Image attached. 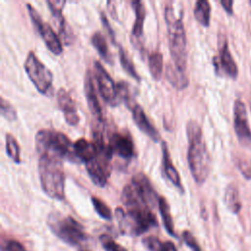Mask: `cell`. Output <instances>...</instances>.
I'll return each mask as SVG.
<instances>
[{"label": "cell", "mask_w": 251, "mask_h": 251, "mask_svg": "<svg viewBox=\"0 0 251 251\" xmlns=\"http://www.w3.org/2000/svg\"><path fill=\"white\" fill-rule=\"evenodd\" d=\"M144 247L148 251H177L175 244L171 241H161L156 236L145 237L142 241Z\"/></svg>", "instance_id": "27"}, {"label": "cell", "mask_w": 251, "mask_h": 251, "mask_svg": "<svg viewBox=\"0 0 251 251\" xmlns=\"http://www.w3.org/2000/svg\"><path fill=\"white\" fill-rule=\"evenodd\" d=\"M221 5L223 6V8L225 9V11L227 14H232V5H233V1L231 0H222L221 1Z\"/></svg>", "instance_id": "38"}, {"label": "cell", "mask_w": 251, "mask_h": 251, "mask_svg": "<svg viewBox=\"0 0 251 251\" xmlns=\"http://www.w3.org/2000/svg\"><path fill=\"white\" fill-rule=\"evenodd\" d=\"M74 151L76 159L85 164L95 159L98 155L95 143L90 142L85 138H79L74 143Z\"/></svg>", "instance_id": "19"}, {"label": "cell", "mask_w": 251, "mask_h": 251, "mask_svg": "<svg viewBox=\"0 0 251 251\" xmlns=\"http://www.w3.org/2000/svg\"><path fill=\"white\" fill-rule=\"evenodd\" d=\"M47 225L57 237L69 245L78 246L87 238L83 226L71 216H64L58 212L50 213Z\"/></svg>", "instance_id": "6"}, {"label": "cell", "mask_w": 251, "mask_h": 251, "mask_svg": "<svg viewBox=\"0 0 251 251\" xmlns=\"http://www.w3.org/2000/svg\"><path fill=\"white\" fill-rule=\"evenodd\" d=\"M224 201L226 208L233 214H237L241 209V203L239 200L238 189L235 185L229 184L225 191Z\"/></svg>", "instance_id": "23"}, {"label": "cell", "mask_w": 251, "mask_h": 251, "mask_svg": "<svg viewBox=\"0 0 251 251\" xmlns=\"http://www.w3.org/2000/svg\"><path fill=\"white\" fill-rule=\"evenodd\" d=\"M35 148L38 156L48 155L60 160L78 161L74 151V144L66 134L57 130L47 128L38 130L35 134Z\"/></svg>", "instance_id": "4"}, {"label": "cell", "mask_w": 251, "mask_h": 251, "mask_svg": "<svg viewBox=\"0 0 251 251\" xmlns=\"http://www.w3.org/2000/svg\"><path fill=\"white\" fill-rule=\"evenodd\" d=\"M90 41H91V44L93 45V47L96 49V51L101 56V58L104 61L112 64V62H113L112 56H111V53L109 51L107 41H106L105 37L102 35V33L99 32V31L93 33L92 36H91Z\"/></svg>", "instance_id": "25"}, {"label": "cell", "mask_w": 251, "mask_h": 251, "mask_svg": "<svg viewBox=\"0 0 251 251\" xmlns=\"http://www.w3.org/2000/svg\"><path fill=\"white\" fill-rule=\"evenodd\" d=\"M1 115L7 121L13 122L17 120V111L15 108L9 103V101L1 98Z\"/></svg>", "instance_id": "33"}, {"label": "cell", "mask_w": 251, "mask_h": 251, "mask_svg": "<svg viewBox=\"0 0 251 251\" xmlns=\"http://www.w3.org/2000/svg\"><path fill=\"white\" fill-rule=\"evenodd\" d=\"M119 57H120L121 66H122V68L124 69V71H125L128 75H130L132 78H134L136 81H140V76H139V75L137 74V72H136V70H135V67H134L132 61H131L130 58L128 57L127 53H126L122 47H120V50H119Z\"/></svg>", "instance_id": "28"}, {"label": "cell", "mask_w": 251, "mask_h": 251, "mask_svg": "<svg viewBox=\"0 0 251 251\" xmlns=\"http://www.w3.org/2000/svg\"><path fill=\"white\" fill-rule=\"evenodd\" d=\"M84 93H85V98L87 100V105H88L90 114L94 122L92 125V127H104L102 108L99 103L98 97L96 95L91 75L88 71L86 72L85 78H84Z\"/></svg>", "instance_id": "13"}, {"label": "cell", "mask_w": 251, "mask_h": 251, "mask_svg": "<svg viewBox=\"0 0 251 251\" xmlns=\"http://www.w3.org/2000/svg\"><path fill=\"white\" fill-rule=\"evenodd\" d=\"M100 19H101V22H102V24H103L104 27L107 29V32H108V34L110 35V37H111L112 41H113V42H115V33H114V30H113L112 26L110 25L109 21H108V19H107L106 15H105L103 12H101V13H100Z\"/></svg>", "instance_id": "37"}, {"label": "cell", "mask_w": 251, "mask_h": 251, "mask_svg": "<svg viewBox=\"0 0 251 251\" xmlns=\"http://www.w3.org/2000/svg\"><path fill=\"white\" fill-rule=\"evenodd\" d=\"M80 251H89V250H86V249H83V250H80Z\"/></svg>", "instance_id": "39"}, {"label": "cell", "mask_w": 251, "mask_h": 251, "mask_svg": "<svg viewBox=\"0 0 251 251\" xmlns=\"http://www.w3.org/2000/svg\"><path fill=\"white\" fill-rule=\"evenodd\" d=\"M130 183L151 208L158 204L160 196L158 197L157 192L154 190L146 175L143 173H137L132 176Z\"/></svg>", "instance_id": "16"}, {"label": "cell", "mask_w": 251, "mask_h": 251, "mask_svg": "<svg viewBox=\"0 0 251 251\" xmlns=\"http://www.w3.org/2000/svg\"><path fill=\"white\" fill-rule=\"evenodd\" d=\"M249 3H250V5H251V1H250V2H249Z\"/></svg>", "instance_id": "40"}, {"label": "cell", "mask_w": 251, "mask_h": 251, "mask_svg": "<svg viewBox=\"0 0 251 251\" xmlns=\"http://www.w3.org/2000/svg\"><path fill=\"white\" fill-rule=\"evenodd\" d=\"M1 251H25V249L19 241L10 239L3 244Z\"/></svg>", "instance_id": "36"}, {"label": "cell", "mask_w": 251, "mask_h": 251, "mask_svg": "<svg viewBox=\"0 0 251 251\" xmlns=\"http://www.w3.org/2000/svg\"><path fill=\"white\" fill-rule=\"evenodd\" d=\"M91 202H92V205L96 211V213L103 219L105 220H111L112 219V212H111V209L99 198L95 197V196H92L91 197Z\"/></svg>", "instance_id": "31"}, {"label": "cell", "mask_w": 251, "mask_h": 251, "mask_svg": "<svg viewBox=\"0 0 251 251\" xmlns=\"http://www.w3.org/2000/svg\"><path fill=\"white\" fill-rule=\"evenodd\" d=\"M94 76L99 92L104 101L111 106H118L117 84L100 62H94Z\"/></svg>", "instance_id": "10"}, {"label": "cell", "mask_w": 251, "mask_h": 251, "mask_svg": "<svg viewBox=\"0 0 251 251\" xmlns=\"http://www.w3.org/2000/svg\"><path fill=\"white\" fill-rule=\"evenodd\" d=\"M219 57H214V66L216 71L222 70L226 75L231 78H236L238 75L237 66L228 49L226 37L224 34H219Z\"/></svg>", "instance_id": "11"}, {"label": "cell", "mask_w": 251, "mask_h": 251, "mask_svg": "<svg viewBox=\"0 0 251 251\" xmlns=\"http://www.w3.org/2000/svg\"><path fill=\"white\" fill-rule=\"evenodd\" d=\"M158 207H159L160 215L162 217L163 224H164V226H165L166 230L172 236H176V231H175V227H174V222H173V218H172V214H171L170 205H169V203H168V201L165 197H163V196L159 197Z\"/></svg>", "instance_id": "22"}, {"label": "cell", "mask_w": 251, "mask_h": 251, "mask_svg": "<svg viewBox=\"0 0 251 251\" xmlns=\"http://www.w3.org/2000/svg\"><path fill=\"white\" fill-rule=\"evenodd\" d=\"M131 5L135 13V21L131 29V33L134 36V38L138 39L143 34V25H144V21L146 16L145 4L142 1L136 0V1H132Z\"/></svg>", "instance_id": "21"}, {"label": "cell", "mask_w": 251, "mask_h": 251, "mask_svg": "<svg viewBox=\"0 0 251 251\" xmlns=\"http://www.w3.org/2000/svg\"><path fill=\"white\" fill-rule=\"evenodd\" d=\"M5 143H6V153L7 155L17 164L21 163V155H20V146L17 139L11 134L6 133L5 135Z\"/></svg>", "instance_id": "29"}, {"label": "cell", "mask_w": 251, "mask_h": 251, "mask_svg": "<svg viewBox=\"0 0 251 251\" xmlns=\"http://www.w3.org/2000/svg\"><path fill=\"white\" fill-rule=\"evenodd\" d=\"M57 102L67 124L73 126H76L79 123L76 106L74 99L65 88H60L57 91Z\"/></svg>", "instance_id": "15"}, {"label": "cell", "mask_w": 251, "mask_h": 251, "mask_svg": "<svg viewBox=\"0 0 251 251\" xmlns=\"http://www.w3.org/2000/svg\"><path fill=\"white\" fill-rule=\"evenodd\" d=\"M130 111L132 114V119L137 126V127L148 137H150L154 142L159 141L160 134L158 130L154 127V126L148 120L144 110L137 103H133L130 107Z\"/></svg>", "instance_id": "17"}, {"label": "cell", "mask_w": 251, "mask_h": 251, "mask_svg": "<svg viewBox=\"0 0 251 251\" xmlns=\"http://www.w3.org/2000/svg\"><path fill=\"white\" fill-rule=\"evenodd\" d=\"M148 67L153 79L160 80L164 68L163 55L161 52L154 51L148 55Z\"/></svg>", "instance_id": "26"}, {"label": "cell", "mask_w": 251, "mask_h": 251, "mask_svg": "<svg viewBox=\"0 0 251 251\" xmlns=\"http://www.w3.org/2000/svg\"><path fill=\"white\" fill-rule=\"evenodd\" d=\"M26 9L29 14L33 25L36 27L39 35L41 36L46 47L55 55H60L63 52V45L58 34L54 31L52 26L43 21L40 14L30 4H26Z\"/></svg>", "instance_id": "8"}, {"label": "cell", "mask_w": 251, "mask_h": 251, "mask_svg": "<svg viewBox=\"0 0 251 251\" xmlns=\"http://www.w3.org/2000/svg\"><path fill=\"white\" fill-rule=\"evenodd\" d=\"M194 17L196 21L203 26H209L211 19V5L206 0H198L195 3Z\"/></svg>", "instance_id": "24"}, {"label": "cell", "mask_w": 251, "mask_h": 251, "mask_svg": "<svg viewBox=\"0 0 251 251\" xmlns=\"http://www.w3.org/2000/svg\"><path fill=\"white\" fill-rule=\"evenodd\" d=\"M116 217L123 233L140 235L148 229L158 226L155 215L148 206H135L116 209Z\"/></svg>", "instance_id": "5"}, {"label": "cell", "mask_w": 251, "mask_h": 251, "mask_svg": "<svg viewBox=\"0 0 251 251\" xmlns=\"http://www.w3.org/2000/svg\"><path fill=\"white\" fill-rule=\"evenodd\" d=\"M188 138L187 161L191 176L195 182L204 183L211 171V157L203 139L202 129L195 121H189L186 125Z\"/></svg>", "instance_id": "1"}, {"label": "cell", "mask_w": 251, "mask_h": 251, "mask_svg": "<svg viewBox=\"0 0 251 251\" xmlns=\"http://www.w3.org/2000/svg\"><path fill=\"white\" fill-rule=\"evenodd\" d=\"M164 18L167 23L168 43L171 58L173 60L172 63L178 69L186 71L187 41L182 13L176 15L173 5H167L165 7Z\"/></svg>", "instance_id": "2"}, {"label": "cell", "mask_w": 251, "mask_h": 251, "mask_svg": "<svg viewBox=\"0 0 251 251\" xmlns=\"http://www.w3.org/2000/svg\"><path fill=\"white\" fill-rule=\"evenodd\" d=\"M162 165H163V170L164 173L167 176V178L181 192H183V186L181 183L180 176L178 175L177 170L174 166L171 157H170V152L168 150V146L166 142H162Z\"/></svg>", "instance_id": "18"}, {"label": "cell", "mask_w": 251, "mask_h": 251, "mask_svg": "<svg viewBox=\"0 0 251 251\" xmlns=\"http://www.w3.org/2000/svg\"><path fill=\"white\" fill-rule=\"evenodd\" d=\"M117 102L118 105H120L122 102H125L128 107L133 104V102H131L128 83L126 81H119L117 83Z\"/></svg>", "instance_id": "30"}, {"label": "cell", "mask_w": 251, "mask_h": 251, "mask_svg": "<svg viewBox=\"0 0 251 251\" xmlns=\"http://www.w3.org/2000/svg\"><path fill=\"white\" fill-rule=\"evenodd\" d=\"M237 167L246 179L251 178V162L248 159H239Z\"/></svg>", "instance_id": "34"}, {"label": "cell", "mask_w": 251, "mask_h": 251, "mask_svg": "<svg viewBox=\"0 0 251 251\" xmlns=\"http://www.w3.org/2000/svg\"><path fill=\"white\" fill-rule=\"evenodd\" d=\"M108 146L113 154L124 159H130L134 155L133 141L128 133L114 132L109 138Z\"/></svg>", "instance_id": "14"}, {"label": "cell", "mask_w": 251, "mask_h": 251, "mask_svg": "<svg viewBox=\"0 0 251 251\" xmlns=\"http://www.w3.org/2000/svg\"><path fill=\"white\" fill-rule=\"evenodd\" d=\"M165 75L167 80L171 83V85L177 90H182L186 88L189 84V79L186 71L178 69L172 62L167 64Z\"/></svg>", "instance_id": "20"}, {"label": "cell", "mask_w": 251, "mask_h": 251, "mask_svg": "<svg viewBox=\"0 0 251 251\" xmlns=\"http://www.w3.org/2000/svg\"><path fill=\"white\" fill-rule=\"evenodd\" d=\"M182 238L184 240V242L186 243L187 246H189L191 248L192 251H201V248L200 246L198 245L195 237L187 230H185L183 233H182Z\"/></svg>", "instance_id": "35"}, {"label": "cell", "mask_w": 251, "mask_h": 251, "mask_svg": "<svg viewBox=\"0 0 251 251\" xmlns=\"http://www.w3.org/2000/svg\"><path fill=\"white\" fill-rule=\"evenodd\" d=\"M25 71L38 92L47 95L52 87V72L36 57L34 52L29 51L24 63Z\"/></svg>", "instance_id": "7"}, {"label": "cell", "mask_w": 251, "mask_h": 251, "mask_svg": "<svg viewBox=\"0 0 251 251\" xmlns=\"http://www.w3.org/2000/svg\"><path fill=\"white\" fill-rule=\"evenodd\" d=\"M233 126L239 143L244 146L251 144V129L248 124L246 107L239 99L235 100L233 105Z\"/></svg>", "instance_id": "12"}, {"label": "cell", "mask_w": 251, "mask_h": 251, "mask_svg": "<svg viewBox=\"0 0 251 251\" xmlns=\"http://www.w3.org/2000/svg\"><path fill=\"white\" fill-rule=\"evenodd\" d=\"M98 150V149H97ZM113 153L109 146L106 149L98 150V155L95 159L85 164V168L92 182L97 186L103 187L106 185L111 175L110 160Z\"/></svg>", "instance_id": "9"}, {"label": "cell", "mask_w": 251, "mask_h": 251, "mask_svg": "<svg viewBox=\"0 0 251 251\" xmlns=\"http://www.w3.org/2000/svg\"><path fill=\"white\" fill-rule=\"evenodd\" d=\"M38 175L44 193L52 199L65 198V173L62 160L48 155L38 158Z\"/></svg>", "instance_id": "3"}, {"label": "cell", "mask_w": 251, "mask_h": 251, "mask_svg": "<svg viewBox=\"0 0 251 251\" xmlns=\"http://www.w3.org/2000/svg\"><path fill=\"white\" fill-rule=\"evenodd\" d=\"M100 242L106 251H127L107 234H103L100 236Z\"/></svg>", "instance_id": "32"}]
</instances>
